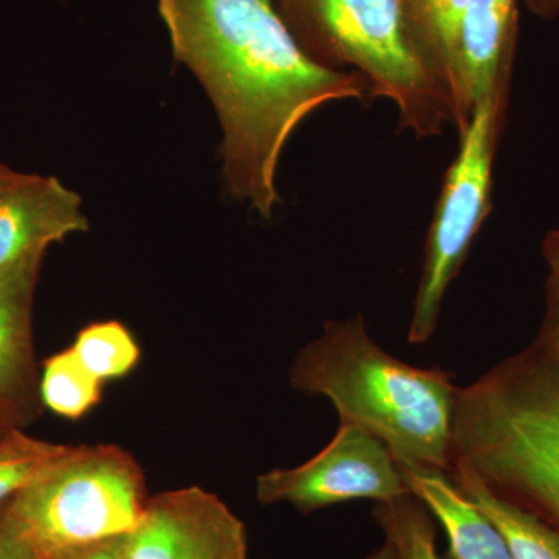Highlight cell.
I'll list each match as a JSON object with an SVG mask.
<instances>
[{"label": "cell", "instance_id": "cell-4", "mask_svg": "<svg viewBox=\"0 0 559 559\" xmlns=\"http://www.w3.org/2000/svg\"><path fill=\"white\" fill-rule=\"evenodd\" d=\"M320 64L358 73L371 98L389 100L417 139L454 123L443 76L419 38L407 0H272Z\"/></svg>", "mask_w": 559, "mask_h": 559}, {"label": "cell", "instance_id": "cell-5", "mask_svg": "<svg viewBox=\"0 0 559 559\" xmlns=\"http://www.w3.org/2000/svg\"><path fill=\"white\" fill-rule=\"evenodd\" d=\"M148 503L145 476L114 444L68 447L7 502L40 557L130 535Z\"/></svg>", "mask_w": 559, "mask_h": 559}, {"label": "cell", "instance_id": "cell-16", "mask_svg": "<svg viewBox=\"0 0 559 559\" xmlns=\"http://www.w3.org/2000/svg\"><path fill=\"white\" fill-rule=\"evenodd\" d=\"M373 518L400 559H440L432 514L414 495L377 503Z\"/></svg>", "mask_w": 559, "mask_h": 559}, {"label": "cell", "instance_id": "cell-23", "mask_svg": "<svg viewBox=\"0 0 559 559\" xmlns=\"http://www.w3.org/2000/svg\"><path fill=\"white\" fill-rule=\"evenodd\" d=\"M24 175L25 173L11 170V168L0 164V190L13 186V183H16Z\"/></svg>", "mask_w": 559, "mask_h": 559}, {"label": "cell", "instance_id": "cell-13", "mask_svg": "<svg viewBox=\"0 0 559 559\" xmlns=\"http://www.w3.org/2000/svg\"><path fill=\"white\" fill-rule=\"evenodd\" d=\"M451 479L499 528L513 559H559V533L535 514L500 499L466 466L454 463Z\"/></svg>", "mask_w": 559, "mask_h": 559}, {"label": "cell", "instance_id": "cell-14", "mask_svg": "<svg viewBox=\"0 0 559 559\" xmlns=\"http://www.w3.org/2000/svg\"><path fill=\"white\" fill-rule=\"evenodd\" d=\"M102 385L69 348L44 362L40 400L44 407L60 417L79 419L100 403Z\"/></svg>", "mask_w": 559, "mask_h": 559}, {"label": "cell", "instance_id": "cell-11", "mask_svg": "<svg viewBox=\"0 0 559 559\" xmlns=\"http://www.w3.org/2000/svg\"><path fill=\"white\" fill-rule=\"evenodd\" d=\"M39 270L0 275V415L22 429L39 417L40 378L33 345Z\"/></svg>", "mask_w": 559, "mask_h": 559}, {"label": "cell", "instance_id": "cell-21", "mask_svg": "<svg viewBox=\"0 0 559 559\" xmlns=\"http://www.w3.org/2000/svg\"><path fill=\"white\" fill-rule=\"evenodd\" d=\"M543 257L549 266V274L559 282V229L550 230L543 241Z\"/></svg>", "mask_w": 559, "mask_h": 559}, {"label": "cell", "instance_id": "cell-25", "mask_svg": "<svg viewBox=\"0 0 559 559\" xmlns=\"http://www.w3.org/2000/svg\"><path fill=\"white\" fill-rule=\"evenodd\" d=\"M423 2H425V0H407V3H409V10L412 13V17H414V21H415V14H417L418 10L421 9ZM415 25H417V24H415Z\"/></svg>", "mask_w": 559, "mask_h": 559}, {"label": "cell", "instance_id": "cell-6", "mask_svg": "<svg viewBox=\"0 0 559 559\" xmlns=\"http://www.w3.org/2000/svg\"><path fill=\"white\" fill-rule=\"evenodd\" d=\"M511 75L474 106L468 124L459 132V153L444 176L430 221L407 331L411 344H425L436 333L448 289L491 212L492 168L509 108Z\"/></svg>", "mask_w": 559, "mask_h": 559}, {"label": "cell", "instance_id": "cell-26", "mask_svg": "<svg viewBox=\"0 0 559 559\" xmlns=\"http://www.w3.org/2000/svg\"><path fill=\"white\" fill-rule=\"evenodd\" d=\"M11 429H14L13 426H11L10 423L0 415V437H2L3 433L9 432Z\"/></svg>", "mask_w": 559, "mask_h": 559}, {"label": "cell", "instance_id": "cell-12", "mask_svg": "<svg viewBox=\"0 0 559 559\" xmlns=\"http://www.w3.org/2000/svg\"><path fill=\"white\" fill-rule=\"evenodd\" d=\"M400 469L412 495L443 528L448 539L447 559H513L499 528L447 471L417 466H400Z\"/></svg>", "mask_w": 559, "mask_h": 559}, {"label": "cell", "instance_id": "cell-18", "mask_svg": "<svg viewBox=\"0 0 559 559\" xmlns=\"http://www.w3.org/2000/svg\"><path fill=\"white\" fill-rule=\"evenodd\" d=\"M469 0H425L415 14L419 38L428 50L430 60L439 69L451 98L452 53L460 20L468 7ZM454 108V103H452Z\"/></svg>", "mask_w": 559, "mask_h": 559}, {"label": "cell", "instance_id": "cell-17", "mask_svg": "<svg viewBox=\"0 0 559 559\" xmlns=\"http://www.w3.org/2000/svg\"><path fill=\"white\" fill-rule=\"evenodd\" d=\"M68 450L64 444L33 439L22 429H11L0 437V506L13 499L55 459Z\"/></svg>", "mask_w": 559, "mask_h": 559}, {"label": "cell", "instance_id": "cell-20", "mask_svg": "<svg viewBox=\"0 0 559 559\" xmlns=\"http://www.w3.org/2000/svg\"><path fill=\"white\" fill-rule=\"evenodd\" d=\"M124 544H127V536H119V538L102 540L90 546L58 551L43 559H128Z\"/></svg>", "mask_w": 559, "mask_h": 559}, {"label": "cell", "instance_id": "cell-19", "mask_svg": "<svg viewBox=\"0 0 559 559\" xmlns=\"http://www.w3.org/2000/svg\"><path fill=\"white\" fill-rule=\"evenodd\" d=\"M0 559H43L7 510L0 506Z\"/></svg>", "mask_w": 559, "mask_h": 559}, {"label": "cell", "instance_id": "cell-1", "mask_svg": "<svg viewBox=\"0 0 559 559\" xmlns=\"http://www.w3.org/2000/svg\"><path fill=\"white\" fill-rule=\"evenodd\" d=\"M157 9L176 61L197 76L218 116L227 189L271 219L293 132L329 103L366 98V80L311 58L272 0H157Z\"/></svg>", "mask_w": 559, "mask_h": 559}, {"label": "cell", "instance_id": "cell-8", "mask_svg": "<svg viewBox=\"0 0 559 559\" xmlns=\"http://www.w3.org/2000/svg\"><path fill=\"white\" fill-rule=\"evenodd\" d=\"M124 550L128 559H248V533L218 496L180 488L148 499Z\"/></svg>", "mask_w": 559, "mask_h": 559}, {"label": "cell", "instance_id": "cell-7", "mask_svg": "<svg viewBox=\"0 0 559 559\" xmlns=\"http://www.w3.org/2000/svg\"><path fill=\"white\" fill-rule=\"evenodd\" d=\"M406 495H412L411 489L388 448L352 423H341L333 440L304 465L257 477L261 503L285 502L301 513L353 500L388 502Z\"/></svg>", "mask_w": 559, "mask_h": 559}, {"label": "cell", "instance_id": "cell-24", "mask_svg": "<svg viewBox=\"0 0 559 559\" xmlns=\"http://www.w3.org/2000/svg\"><path fill=\"white\" fill-rule=\"evenodd\" d=\"M366 559H400L399 554H396L395 547H393V544L390 543L389 539L384 538V543H382V546L380 549H377L373 551V554H370L369 557Z\"/></svg>", "mask_w": 559, "mask_h": 559}, {"label": "cell", "instance_id": "cell-10", "mask_svg": "<svg viewBox=\"0 0 559 559\" xmlns=\"http://www.w3.org/2000/svg\"><path fill=\"white\" fill-rule=\"evenodd\" d=\"M520 0H469L452 53L451 91L454 124H468L474 106L513 73Z\"/></svg>", "mask_w": 559, "mask_h": 559}, {"label": "cell", "instance_id": "cell-9", "mask_svg": "<svg viewBox=\"0 0 559 559\" xmlns=\"http://www.w3.org/2000/svg\"><path fill=\"white\" fill-rule=\"evenodd\" d=\"M87 229L79 193L55 176L25 173L0 190V275L39 270L50 245Z\"/></svg>", "mask_w": 559, "mask_h": 559}, {"label": "cell", "instance_id": "cell-3", "mask_svg": "<svg viewBox=\"0 0 559 559\" xmlns=\"http://www.w3.org/2000/svg\"><path fill=\"white\" fill-rule=\"evenodd\" d=\"M289 384L331 401L341 423L377 437L400 466L450 474L460 389L454 373L390 355L370 336L360 312L330 320L297 352Z\"/></svg>", "mask_w": 559, "mask_h": 559}, {"label": "cell", "instance_id": "cell-15", "mask_svg": "<svg viewBox=\"0 0 559 559\" xmlns=\"http://www.w3.org/2000/svg\"><path fill=\"white\" fill-rule=\"evenodd\" d=\"M70 349L81 366L102 382L130 373L140 358L138 342L116 320L92 323L81 330Z\"/></svg>", "mask_w": 559, "mask_h": 559}, {"label": "cell", "instance_id": "cell-22", "mask_svg": "<svg viewBox=\"0 0 559 559\" xmlns=\"http://www.w3.org/2000/svg\"><path fill=\"white\" fill-rule=\"evenodd\" d=\"M525 7L533 16L551 21L559 17V0H524Z\"/></svg>", "mask_w": 559, "mask_h": 559}, {"label": "cell", "instance_id": "cell-2", "mask_svg": "<svg viewBox=\"0 0 559 559\" xmlns=\"http://www.w3.org/2000/svg\"><path fill=\"white\" fill-rule=\"evenodd\" d=\"M559 533V282L527 347L459 389L451 466Z\"/></svg>", "mask_w": 559, "mask_h": 559}]
</instances>
